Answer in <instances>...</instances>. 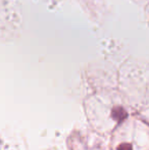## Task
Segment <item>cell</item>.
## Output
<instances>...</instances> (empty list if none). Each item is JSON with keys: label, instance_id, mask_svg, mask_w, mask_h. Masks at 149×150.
Segmentation results:
<instances>
[{"label": "cell", "instance_id": "obj_1", "mask_svg": "<svg viewBox=\"0 0 149 150\" xmlns=\"http://www.w3.org/2000/svg\"><path fill=\"white\" fill-rule=\"evenodd\" d=\"M117 150H132V145L128 144V143H124L117 147Z\"/></svg>", "mask_w": 149, "mask_h": 150}]
</instances>
